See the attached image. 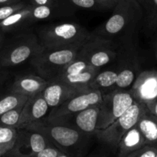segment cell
<instances>
[{
	"mask_svg": "<svg viewBox=\"0 0 157 157\" xmlns=\"http://www.w3.org/2000/svg\"><path fill=\"white\" fill-rule=\"evenodd\" d=\"M143 18L142 6L136 0H119L110 18L90 33V37L113 41L121 48L133 45V37Z\"/></svg>",
	"mask_w": 157,
	"mask_h": 157,
	"instance_id": "6da1fadb",
	"label": "cell"
},
{
	"mask_svg": "<svg viewBox=\"0 0 157 157\" xmlns=\"http://www.w3.org/2000/svg\"><path fill=\"white\" fill-rule=\"evenodd\" d=\"M61 153H64L54 145H50L41 151L38 152L34 157H57Z\"/></svg>",
	"mask_w": 157,
	"mask_h": 157,
	"instance_id": "f546056e",
	"label": "cell"
},
{
	"mask_svg": "<svg viewBox=\"0 0 157 157\" xmlns=\"http://www.w3.org/2000/svg\"><path fill=\"white\" fill-rule=\"evenodd\" d=\"M64 1L72 7H78L85 9H104L98 0H64Z\"/></svg>",
	"mask_w": 157,
	"mask_h": 157,
	"instance_id": "4316f807",
	"label": "cell"
},
{
	"mask_svg": "<svg viewBox=\"0 0 157 157\" xmlns=\"http://www.w3.org/2000/svg\"><path fill=\"white\" fill-rule=\"evenodd\" d=\"M140 6L144 12V29L148 33H154L157 28V0H143Z\"/></svg>",
	"mask_w": 157,
	"mask_h": 157,
	"instance_id": "7402d4cb",
	"label": "cell"
},
{
	"mask_svg": "<svg viewBox=\"0 0 157 157\" xmlns=\"http://www.w3.org/2000/svg\"><path fill=\"white\" fill-rule=\"evenodd\" d=\"M50 110L41 92L30 97L24 104L16 129L27 128L31 124L44 119Z\"/></svg>",
	"mask_w": 157,
	"mask_h": 157,
	"instance_id": "8fae6325",
	"label": "cell"
},
{
	"mask_svg": "<svg viewBox=\"0 0 157 157\" xmlns=\"http://www.w3.org/2000/svg\"><path fill=\"white\" fill-rule=\"evenodd\" d=\"M78 93H80L78 90L65 83L53 81L48 83L41 92V94L49 108L52 110L61 105L67 100Z\"/></svg>",
	"mask_w": 157,
	"mask_h": 157,
	"instance_id": "5bb4252c",
	"label": "cell"
},
{
	"mask_svg": "<svg viewBox=\"0 0 157 157\" xmlns=\"http://www.w3.org/2000/svg\"><path fill=\"white\" fill-rule=\"evenodd\" d=\"M136 1H137L138 2L140 3V4H141V2H142V1H143V0H136Z\"/></svg>",
	"mask_w": 157,
	"mask_h": 157,
	"instance_id": "74e56055",
	"label": "cell"
},
{
	"mask_svg": "<svg viewBox=\"0 0 157 157\" xmlns=\"http://www.w3.org/2000/svg\"><path fill=\"white\" fill-rule=\"evenodd\" d=\"M119 0H98L104 9H113Z\"/></svg>",
	"mask_w": 157,
	"mask_h": 157,
	"instance_id": "1f68e13d",
	"label": "cell"
},
{
	"mask_svg": "<svg viewBox=\"0 0 157 157\" xmlns=\"http://www.w3.org/2000/svg\"><path fill=\"white\" fill-rule=\"evenodd\" d=\"M156 155L157 147L145 145L130 153L127 157H156Z\"/></svg>",
	"mask_w": 157,
	"mask_h": 157,
	"instance_id": "83f0119b",
	"label": "cell"
},
{
	"mask_svg": "<svg viewBox=\"0 0 157 157\" xmlns=\"http://www.w3.org/2000/svg\"><path fill=\"white\" fill-rule=\"evenodd\" d=\"M146 106L148 108L149 111L157 117V98L146 104Z\"/></svg>",
	"mask_w": 157,
	"mask_h": 157,
	"instance_id": "4dcf8cb0",
	"label": "cell"
},
{
	"mask_svg": "<svg viewBox=\"0 0 157 157\" xmlns=\"http://www.w3.org/2000/svg\"><path fill=\"white\" fill-rule=\"evenodd\" d=\"M18 130L0 126V157L7 153L15 144Z\"/></svg>",
	"mask_w": 157,
	"mask_h": 157,
	"instance_id": "cb8c5ba5",
	"label": "cell"
},
{
	"mask_svg": "<svg viewBox=\"0 0 157 157\" xmlns=\"http://www.w3.org/2000/svg\"><path fill=\"white\" fill-rule=\"evenodd\" d=\"M103 94L97 90L80 92L63 103L61 105L52 109L47 119H57L71 116L87 109L90 106L98 104L102 101Z\"/></svg>",
	"mask_w": 157,
	"mask_h": 157,
	"instance_id": "30bf717a",
	"label": "cell"
},
{
	"mask_svg": "<svg viewBox=\"0 0 157 157\" xmlns=\"http://www.w3.org/2000/svg\"><path fill=\"white\" fill-rule=\"evenodd\" d=\"M155 35H156V38H155V42H154V52H155V56H156L157 59V28L155 31Z\"/></svg>",
	"mask_w": 157,
	"mask_h": 157,
	"instance_id": "e575fe53",
	"label": "cell"
},
{
	"mask_svg": "<svg viewBox=\"0 0 157 157\" xmlns=\"http://www.w3.org/2000/svg\"><path fill=\"white\" fill-rule=\"evenodd\" d=\"M9 41L6 40L0 50V68L19 66L44 50L35 32H17Z\"/></svg>",
	"mask_w": 157,
	"mask_h": 157,
	"instance_id": "3957f363",
	"label": "cell"
},
{
	"mask_svg": "<svg viewBox=\"0 0 157 157\" xmlns=\"http://www.w3.org/2000/svg\"><path fill=\"white\" fill-rule=\"evenodd\" d=\"M134 98L130 90H113L103 94L100 104L97 130H104L124 114L133 104Z\"/></svg>",
	"mask_w": 157,
	"mask_h": 157,
	"instance_id": "52a82bcc",
	"label": "cell"
},
{
	"mask_svg": "<svg viewBox=\"0 0 157 157\" xmlns=\"http://www.w3.org/2000/svg\"><path fill=\"white\" fill-rule=\"evenodd\" d=\"M6 75H5L3 72H0V87L2 85V84L4 83V81H6Z\"/></svg>",
	"mask_w": 157,
	"mask_h": 157,
	"instance_id": "d590c367",
	"label": "cell"
},
{
	"mask_svg": "<svg viewBox=\"0 0 157 157\" xmlns=\"http://www.w3.org/2000/svg\"><path fill=\"white\" fill-rule=\"evenodd\" d=\"M50 145L53 144L39 132L18 129L15 144L2 157H34Z\"/></svg>",
	"mask_w": 157,
	"mask_h": 157,
	"instance_id": "9c48e42d",
	"label": "cell"
},
{
	"mask_svg": "<svg viewBox=\"0 0 157 157\" xmlns=\"http://www.w3.org/2000/svg\"><path fill=\"white\" fill-rule=\"evenodd\" d=\"M136 127L142 133L146 145L157 147V117L148 108L140 117Z\"/></svg>",
	"mask_w": 157,
	"mask_h": 157,
	"instance_id": "d6986e66",
	"label": "cell"
},
{
	"mask_svg": "<svg viewBox=\"0 0 157 157\" xmlns=\"http://www.w3.org/2000/svg\"><path fill=\"white\" fill-rule=\"evenodd\" d=\"M147 110L145 104L134 101L124 114L107 128L97 130L94 135L101 142L117 148L122 136L137 124L140 117Z\"/></svg>",
	"mask_w": 157,
	"mask_h": 157,
	"instance_id": "8992f818",
	"label": "cell"
},
{
	"mask_svg": "<svg viewBox=\"0 0 157 157\" xmlns=\"http://www.w3.org/2000/svg\"><path fill=\"white\" fill-rule=\"evenodd\" d=\"M6 34L0 32V50H1V48H2L3 44H5V42H6Z\"/></svg>",
	"mask_w": 157,
	"mask_h": 157,
	"instance_id": "836d02e7",
	"label": "cell"
},
{
	"mask_svg": "<svg viewBox=\"0 0 157 157\" xmlns=\"http://www.w3.org/2000/svg\"><path fill=\"white\" fill-rule=\"evenodd\" d=\"M117 70V78L114 90H127V87L133 85L136 80L138 73V67L136 63L125 62L124 65Z\"/></svg>",
	"mask_w": 157,
	"mask_h": 157,
	"instance_id": "44dd1931",
	"label": "cell"
},
{
	"mask_svg": "<svg viewBox=\"0 0 157 157\" xmlns=\"http://www.w3.org/2000/svg\"><path fill=\"white\" fill-rule=\"evenodd\" d=\"M57 157H71V156H69V155L66 154V153H61V154H60L59 156H58Z\"/></svg>",
	"mask_w": 157,
	"mask_h": 157,
	"instance_id": "8d00e7d4",
	"label": "cell"
},
{
	"mask_svg": "<svg viewBox=\"0 0 157 157\" xmlns=\"http://www.w3.org/2000/svg\"><path fill=\"white\" fill-rule=\"evenodd\" d=\"M136 101L147 104L157 98V70H147L136 77L130 89Z\"/></svg>",
	"mask_w": 157,
	"mask_h": 157,
	"instance_id": "7c38bea8",
	"label": "cell"
},
{
	"mask_svg": "<svg viewBox=\"0 0 157 157\" xmlns=\"http://www.w3.org/2000/svg\"><path fill=\"white\" fill-rule=\"evenodd\" d=\"M145 145V140L136 124L120 140L117 147L118 150V157H127L130 153Z\"/></svg>",
	"mask_w": 157,
	"mask_h": 157,
	"instance_id": "ac0fdd59",
	"label": "cell"
},
{
	"mask_svg": "<svg viewBox=\"0 0 157 157\" xmlns=\"http://www.w3.org/2000/svg\"><path fill=\"white\" fill-rule=\"evenodd\" d=\"M81 47L44 49L30 60V64L38 75L49 82L53 81L75 59Z\"/></svg>",
	"mask_w": 157,
	"mask_h": 157,
	"instance_id": "5b68a950",
	"label": "cell"
},
{
	"mask_svg": "<svg viewBox=\"0 0 157 157\" xmlns=\"http://www.w3.org/2000/svg\"><path fill=\"white\" fill-rule=\"evenodd\" d=\"M31 4L34 6H48L53 7H65L71 8L64 0H28Z\"/></svg>",
	"mask_w": 157,
	"mask_h": 157,
	"instance_id": "f1b7e54d",
	"label": "cell"
},
{
	"mask_svg": "<svg viewBox=\"0 0 157 157\" xmlns=\"http://www.w3.org/2000/svg\"><path fill=\"white\" fill-rule=\"evenodd\" d=\"M48 81L39 75H25L15 77L10 87V92L32 97L42 92Z\"/></svg>",
	"mask_w": 157,
	"mask_h": 157,
	"instance_id": "2e32d148",
	"label": "cell"
},
{
	"mask_svg": "<svg viewBox=\"0 0 157 157\" xmlns=\"http://www.w3.org/2000/svg\"><path fill=\"white\" fill-rule=\"evenodd\" d=\"M100 104L90 106L85 110H81L71 116L49 120L73 119V121L67 120V121H56V122L71 126L85 135H94L97 130V124L99 116Z\"/></svg>",
	"mask_w": 157,
	"mask_h": 157,
	"instance_id": "4fadbf2b",
	"label": "cell"
},
{
	"mask_svg": "<svg viewBox=\"0 0 157 157\" xmlns=\"http://www.w3.org/2000/svg\"><path fill=\"white\" fill-rule=\"evenodd\" d=\"M121 48L113 41L89 36L78 55L84 58L90 66L100 69L116 61Z\"/></svg>",
	"mask_w": 157,
	"mask_h": 157,
	"instance_id": "ba28073f",
	"label": "cell"
},
{
	"mask_svg": "<svg viewBox=\"0 0 157 157\" xmlns=\"http://www.w3.org/2000/svg\"><path fill=\"white\" fill-rule=\"evenodd\" d=\"M21 1H23V0H0V6L15 4V3L20 2Z\"/></svg>",
	"mask_w": 157,
	"mask_h": 157,
	"instance_id": "d6a6232c",
	"label": "cell"
},
{
	"mask_svg": "<svg viewBox=\"0 0 157 157\" xmlns=\"http://www.w3.org/2000/svg\"><path fill=\"white\" fill-rule=\"evenodd\" d=\"M29 98L30 97L26 95L12 92L0 96V116L6 112L25 104Z\"/></svg>",
	"mask_w": 157,
	"mask_h": 157,
	"instance_id": "603a6c76",
	"label": "cell"
},
{
	"mask_svg": "<svg viewBox=\"0 0 157 157\" xmlns=\"http://www.w3.org/2000/svg\"><path fill=\"white\" fill-rule=\"evenodd\" d=\"M117 78V71L107 70L98 72L91 82L90 83L89 88L91 90H97L101 91L113 90Z\"/></svg>",
	"mask_w": 157,
	"mask_h": 157,
	"instance_id": "ffe728a7",
	"label": "cell"
},
{
	"mask_svg": "<svg viewBox=\"0 0 157 157\" xmlns=\"http://www.w3.org/2000/svg\"><path fill=\"white\" fill-rule=\"evenodd\" d=\"M33 5L30 2L0 22V32L5 34L17 33L35 23L32 17Z\"/></svg>",
	"mask_w": 157,
	"mask_h": 157,
	"instance_id": "9a60e30c",
	"label": "cell"
},
{
	"mask_svg": "<svg viewBox=\"0 0 157 157\" xmlns=\"http://www.w3.org/2000/svg\"><path fill=\"white\" fill-rule=\"evenodd\" d=\"M100 69L91 68L84 71L77 72V73L64 74L61 73L53 80V81H61L65 83L72 87L76 89L79 92H84L90 90L89 85L95 75L98 74Z\"/></svg>",
	"mask_w": 157,
	"mask_h": 157,
	"instance_id": "e0dca14e",
	"label": "cell"
},
{
	"mask_svg": "<svg viewBox=\"0 0 157 157\" xmlns=\"http://www.w3.org/2000/svg\"><path fill=\"white\" fill-rule=\"evenodd\" d=\"M156 157H157V155H156Z\"/></svg>",
	"mask_w": 157,
	"mask_h": 157,
	"instance_id": "f35d334b",
	"label": "cell"
},
{
	"mask_svg": "<svg viewBox=\"0 0 157 157\" xmlns=\"http://www.w3.org/2000/svg\"><path fill=\"white\" fill-rule=\"evenodd\" d=\"M29 3L28 0H23L20 2L12 5H6V6H0V22L6 19V18L15 13L17 11L20 10Z\"/></svg>",
	"mask_w": 157,
	"mask_h": 157,
	"instance_id": "484cf974",
	"label": "cell"
},
{
	"mask_svg": "<svg viewBox=\"0 0 157 157\" xmlns=\"http://www.w3.org/2000/svg\"><path fill=\"white\" fill-rule=\"evenodd\" d=\"M30 129L44 135L55 147L72 157V153L80 147L85 134L71 126L47 118L31 124Z\"/></svg>",
	"mask_w": 157,
	"mask_h": 157,
	"instance_id": "277c9868",
	"label": "cell"
},
{
	"mask_svg": "<svg viewBox=\"0 0 157 157\" xmlns=\"http://www.w3.org/2000/svg\"><path fill=\"white\" fill-rule=\"evenodd\" d=\"M35 33L44 49L83 46L90 36L87 29L75 22L44 25L37 29Z\"/></svg>",
	"mask_w": 157,
	"mask_h": 157,
	"instance_id": "7a4b0ae2",
	"label": "cell"
},
{
	"mask_svg": "<svg viewBox=\"0 0 157 157\" xmlns=\"http://www.w3.org/2000/svg\"><path fill=\"white\" fill-rule=\"evenodd\" d=\"M25 104L2 114L0 116V126L16 129Z\"/></svg>",
	"mask_w": 157,
	"mask_h": 157,
	"instance_id": "d4e9b609",
	"label": "cell"
}]
</instances>
